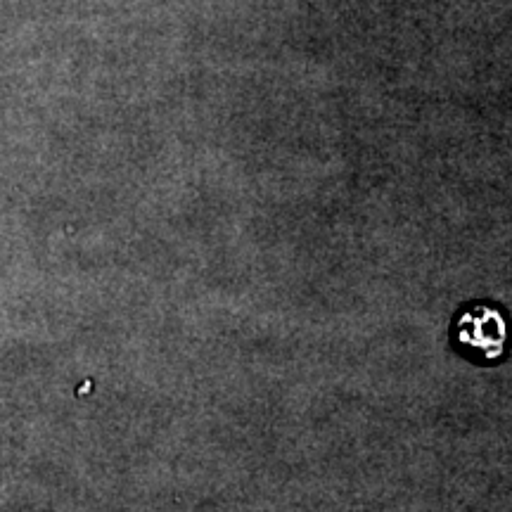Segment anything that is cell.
<instances>
[{"mask_svg":"<svg viewBox=\"0 0 512 512\" xmlns=\"http://www.w3.org/2000/svg\"><path fill=\"white\" fill-rule=\"evenodd\" d=\"M453 342L477 363L501 361L510 347L508 318L491 304L467 306L453 323Z\"/></svg>","mask_w":512,"mask_h":512,"instance_id":"obj_1","label":"cell"}]
</instances>
